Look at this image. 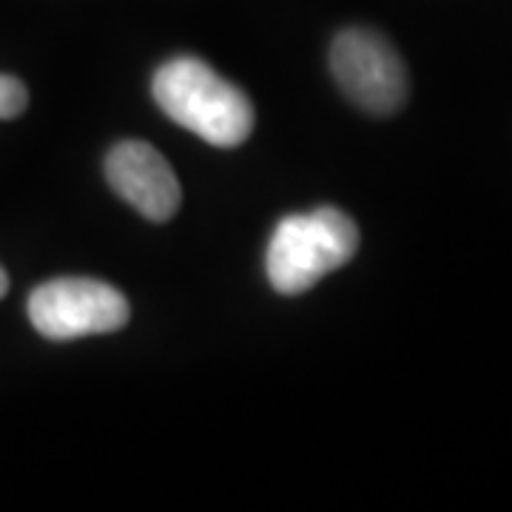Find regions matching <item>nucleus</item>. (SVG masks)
<instances>
[{"label":"nucleus","instance_id":"obj_7","mask_svg":"<svg viewBox=\"0 0 512 512\" xmlns=\"http://www.w3.org/2000/svg\"><path fill=\"white\" fill-rule=\"evenodd\" d=\"M6 291H9V276H6V271L0 268V299L6 296Z\"/></svg>","mask_w":512,"mask_h":512},{"label":"nucleus","instance_id":"obj_3","mask_svg":"<svg viewBox=\"0 0 512 512\" xmlns=\"http://www.w3.org/2000/svg\"><path fill=\"white\" fill-rule=\"evenodd\" d=\"M330 72L356 109L387 117L407 103L410 80L396 46L373 29L353 26L330 46Z\"/></svg>","mask_w":512,"mask_h":512},{"label":"nucleus","instance_id":"obj_1","mask_svg":"<svg viewBox=\"0 0 512 512\" xmlns=\"http://www.w3.org/2000/svg\"><path fill=\"white\" fill-rule=\"evenodd\" d=\"M151 94L163 114L211 146H242L254 131L256 117L248 94L197 57L163 63L154 74Z\"/></svg>","mask_w":512,"mask_h":512},{"label":"nucleus","instance_id":"obj_4","mask_svg":"<svg viewBox=\"0 0 512 512\" xmlns=\"http://www.w3.org/2000/svg\"><path fill=\"white\" fill-rule=\"evenodd\" d=\"M29 319L40 336L69 342L126 328L131 308L126 296L100 279L63 276L40 285L29 296Z\"/></svg>","mask_w":512,"mask_h":512},{"label":"nucleus","instance_id":"obj_5","mask_svg":"<svg viewBox=\"0 0 512 512\" xmlns=\"http://www.w3.org/2000/svg\"><path fill=\"white\" fill-rule=\"evenodd\" d=\"M106 180L146 220L168 222L183 202L180 180L163 154L140 140H123L106 157Z\"/></svg>","mask_w":512,"mask_h":512},{"label":"nucleus","instance_id":"obj_6","mask_svg":"<svg viewBox=\"0 0 512 512\" xmlns=\"http://www.w3.org/2000/svg\"><path fill=\"white\" fill-rule=\"evenodd\" d=\"M29 106V92L12 74H0V120H15Z\"/></svg>","mask_w":512,"mask_h":512},{"label":"nucleus","instance_id":"obj_2","mask_svg":"<svg viewBox=\"0 0 512 512\" xmlns=\"http://www.w3.org/2000/svg\"><path fill=\"white\" fill-rule=\"evenodd\" d=\"M356 248V222L345 211L322 205L311 214H291L276 225L265 254V271L274 291L299 296L311 291L319 279L348 265Z\"/></svg>","mask_w":512,"mask_h":512}]
</instances>
